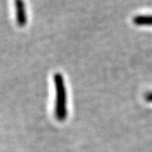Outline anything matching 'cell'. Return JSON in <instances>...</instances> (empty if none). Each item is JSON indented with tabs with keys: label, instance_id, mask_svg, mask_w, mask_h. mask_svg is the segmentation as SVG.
Listing matches in <instances>:
<instances>
[{
	"label": "cell",
	"instance_id": "6da1fadb",
	"mask_svg": "<svg viewBox=\"0 0 152 152\" xmlns=\"http://www.w3.org/2000/svg\"><path fill=\"white\" fill-rule=\"evenodd\" d=\"M54 84L56 90L55 101V117L58 121L63 122L67 118V91L64 77L61 74L54 75Z\"/></svg>",
	"mask_w": 152,
	"mask_h": 152
},
{
	"label": "cell",
	"instance_id": "7a4b0ae2",
	"mask_svg": "<svg viewBox=\"0 0 152 152\" xmlns=\"http://www.w3.org/2000/svg\"><path fill=\"white\" fill-rule=\"evenodd\" d=\"M15 10H16V21L19 26H26L27 18H26V8L23 0H15Z\"/></svg>",
	"mask_w": 152,
	"mask_h": 152
},
{
	"label": "cell",
	"instance_id": "3957f363",
	"mask_svg": "<svg viewBox=\"0 0 152 152\" xmlns=\"http://www.w3.org/2000/svg\"><path fill=\"white\" fill-rule=\"evenodd\" d=\"M133 22L136 26H152V15H137Z\"/></svg>",
	"mask_w": 152,
	"mask_h": 152
},
{
	"label": "cell",
	"instance_id": "277c9868",
	"mask_svg": "<svg viewBox=\"0 0 152 152\" xmlns=\"http://www.w3.org/2000/svg\"><path fill=\"white\" fill-rule=\"evenodd\" d=\"M145 99L148 102H152V92H148L145 96Z\"/></svg>",
	"mask_w": 152,
	"mask_h": 152
}]
</instances>
